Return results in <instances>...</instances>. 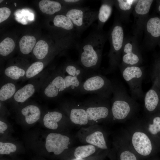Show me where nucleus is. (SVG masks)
Wrapping results in <instances>:
<instances>
[{
    "instance_id": "nucleus-43",
    "label": "nucleus",
    "mask_w": 160,
    "mask_h": 160,
    "mask_svg": "<svg viewBox=\"0 0 160 160\" xmlns=\"http://www.w3.org/2000/svg\"><path fill=\"white\" fill-rule=\"evenodd\" d=\"M3 1V0H0V3H1Z\"/></svg>"
},
{
    "instance_id": "nucleus-17",
    "label": "nucleus",
    "mask_w": 160,
    "mask_h": 160,
    "mask_svg": "<svg viewBox=\"0 0 160 160\" xmlns=\"http://www.w3.org/2000/svg\"><path fill=\"white\" fill-rule=\"evenodd\" d=\"M28 68L17 65H9L3 71L2 76L4 79L16 82L23 81Z\"/></svg>"
},
{
    "instance_id": "nucleus-19",
    "label": "nucleus",
    "mask_w": 160,
    "mask_h": 160,
    "mask_svg": "<svg viewBox=\"0 0 160 160\" xmlns=\"http://www.w3.org/2000/svg\"><path fill=\"white\" fill-rule=\"evenodd\" d=\"M4 80L0 86L1 102L12 100L16 91L19 89L16 82L5 79Z\"/></svg>"
},
{
    "instance_id": "nucleus-37",
    "label": "nucleus",
    "mask_w": 160,
    "mask_h": 160,
    "mask_svg": "<svg viewBox=\"0 0 160 160\" xmlns=\"http://www.w3.org/2000/svg\"><path fill=\"white\" fill-rule=\"evenodd\" d=\"M151 79L153 83L156 84L160 89V66L159 68L152 72Z\"/></svg>"
},
{
    "instance_id": "nucleus-23",
    "label": "nucleus",
    "mask_w": 160,
    "mask_h": 160,
    "mask_svg": "<svg viewBox=\"0 0 160 160\" xmlns=\"http://www.w3.org/2000/svg\"><path fill=\"white\" fill-rule=\"evenodd\" d=\"M124 34L122 27L119 26H115L111 33V43L113 52L110 55V57L114 52L119 51L121 48L123 42Z\"/></svg>"
},
{
    "instance_id": "nucleus-27",
    "label": "nucleus",
    "mask_w": 160,
    "mask_h": 160,
    "mask_svg": "<svg viewBox=\"0 0 160 160\" xmlns=\"http://www.w3.org/2000/svg\"><path fill=\"white\" fill-rule=\"evenodd\" d=\"M64 80L66 92H78L79 87L83 81L82 79L65 74Z\"/></svg>"
},
{
    "instance_id": "nucleus-8",
    "label": "nucleus",
    "mask_w": 160,
    "mask_h": 160,
    "mask_svg": "<svg viewBox=\"0 0 160 160\" xmlns=\"http://www.w3.org/2000/svg\"><path fill=\"white\" fill-rule=\"evenodd\" d=\"M121 73L129 87L132 97L136 100L144 97L145 95L142 88L144 76L143 70L137 66H128L126 67Z\"/></svg>"
},
{
    "instance_id": "nucleus-35",
    "label": "nucleus",
    "mask_w": 160,
    "mask_h": 160,
    "mask_svg": "<svg viewBox=\"0 0 160 160\" xmlns=\"http://www.w3.org/2000/svg\"><path fill=\"white\" fill-rule=\"evenodd\" d=\"M63 1L67 5V8L82 6L85 1L83 0H64Z\"/></svg>"
},
{
    "instance_id": "nucleus-36",
    "label": "nucleus",
    "mask_w": 160,
    "mask_h": 160,
    "mask_svg": "<svg viewBox=\"0 0 160 160\" xmlns=\"http://www.w3.org/2000/svg\"><path fill=\"white\" fill-rule=\"evenodd\" d=\"M11 10L7 7H2L0 8V23L6 20L11 14Z\"/></svg>"
},
{
    "instance_id": "nucleus-7",
    "label": "nucleus",
    "mask_w": 160,
    "mask_h": 160,
    "mask_svg": "<svg viewBox=\"0 0 160 160\" xmlns=\"http://www.w3.org/2000/svg\"><path fill=\"white\" fill-rule=\"evenodd\" d=\"M63 68L50 71L41 89L43 96L48 99H55L66 92Z\"/></svg>"
},
{
    "instance_id": "nucleus-2",
    "label": "nucleus",
    "mask_w": 160,
    "mask_h": 160,
    "mask_svg": "<svg viewBox=\"0 0 160 160\" xmlns=\"http://www.w3.org/2000/svg\"><path fill=\"white\" fill-rule=\"evenodd\" d=\"M123 134L140 160L160 153V143L152 138L139 122L125 130Z\"/></svg>"
},
{
    "instance_id": "nucleus-24",
    "label": "nucleus",
    "mask_w": 160,
    "mask_h": 160,
    "mask_svg": "<svg viewBox=\"0 0 160 160\" xmlns=\"http://www.w3.org/2000/svg\"><path fill=\"white\" fill-rule=\"evenodd\" d=\"M112 7L111 4L102 1L100 8L97 16L98 25L97 27L101 30L103 24L105 23L110 17L112 11Z\"/></svg>"
},
{
    "instance_id": "nucleus-13",
    "label": "nucleus",
    "mask_w": 160,
    "mask_h": 160,
    "mask_svg": "<svg viewBox=\"0 0 160 160\" xmlns=\"http://www.w3.org/2000/svg\"><path fill=\"white\" fill-rule=\"evenodd\" d=\"M21 105L18 110V115L27 124H33L40 119L41 111L37 105L29 103Z\"/></svg>"
},
{
    "instance_id": "nucleus-30",
    "label": "nucleus",
    "mask_w": 160,
    "mask_h": 160,
    "mask_svg": "<svg viewBox=\"0 0 160 160\" xmlns=\"http://www.w3.org/2000/svg\"><path fill=\"white\" fill-rule=\"evenodd\" d=\"M49 46L44 41L40 40L36 44L33 49V54L37 59L41 60L47 55L49 52Z\"/></svg>"
},
{
    "instance_id": "nucleus-26",
    "label": "nucleus",
    "mask_w": 160,
    "mask_h": 160,
    "mask_svg": "<svg viewBox=\"0 0 160 160\" xmlns=\"http://www.w3.org/2000/svg\"><path fill=\"white\" fill-rule=\"evenodd\" d=\"M44 65V63L41 61L32 63L27 68L23 81L30 80L39 75L42 73Z\"/></svg>"
},
{
    "instance_id": "nucleus-11",
    "label": "nucleus",
    "mask_w": 160,
    "mask_h": 160,
    "mask_svg": "<svg viewBox=\"0 0 160 160\" xmlns=\"http://www.w3.org/2000/svg\"><path fill=\"white\" fill-rule=\"evenodd\" d=\"M70 139L67 136L58 133H49L45 139L44 147L49 152L56 155L61 154L68 149Z\"/></svg>"
},
{
    "instance_id": "nucleus-16",
    "label": "nucleus",
    "mask_w": 160,
    "mask_h": 160,
    "mask_svg": "<svg viewBox=\"0 0 160 160\" xmlns=\"http://www.w3.org/2000/svg\"><path fill=\"white\" fill-rule=\"evenodd\" d=\"M64 112L59 110H53L46 112L43 116V122L46 128L51 130L58 128L59 123L67 118Z\"/></svg>"
},
{
    "instance_id": "nucleus-10",
    "label": "nucleus",
    "mask_w": 160,
    "mask_h": 160,
    "mask_svg": "<svg viewBox=\"0 0 160 160\" xmlns=\"http://www.w3.org/2000/svg\"><path fill=\"white\" fill-rule=\"evenodd\" d=\"M61 106L63 111L74 124L85 125L89 122L86 110L82 103L69 100L63 103Z\"/></svg>"
},
{
    "instance_id": "nucleus-33",
    "label": "nucleus",
    "mask_w": 160,
    "mask_h": 160,
    "mask_svg": "<svg viewBox=\"0 0 160 160\" xmlns=\"http://www.w3.org/2000/svg\"><path fill=\"white\" fill-rule=\"evenodd\" d=\"M153 0H139L135 7V11L137 13L140 15H144L147 13L150 9Z\"/></svg>"
},
{
    "instance_id": "nucleus-15",
    "label": "nucleus",
    "mask_w": 160,
    "mask_h": 160,
    "mask_svg": "<svg viewBox=\"0 0 160 160\" xmlns=\"http://www.w3.org/2000/svg\"><path fill=\"white\" fill-rule=\"evenodd\" d=\"M118 160H140L122 134L115 143Z\"/></svg>"
},
{
    "instance_id": "nucleus-5",
    "label": "nucleus",
    "mask_w": 160,
    "mask_h": 160,
    "mask_svg": "<svg viewBox=\"0 0 160 160\" xmlns=\"http://www.w3.org/2000/svg\"><path fill=\"white\" fill-rule=\"evenodd\" d=\"M112 82L100 74H93L89 76L83 81L78 93L86 94L94 93L106 99H110L112 95Z\"/></svg>"
},
{
    "instance_id": "nucleus-22",
    "label": "nucleus",
    "mask_w": 160,
    "mask_h": 160,
    "mask_svg": "<svg viewBox=\"0 0 160 160\" xmlns=\"http://www.w3.org/2000/svg\"><path fill=\"white\" fill-rule=\"evenodd\" d=\"M39 8L43 13L52 15L61 10L62 5L57 1L49 0H42L39 4Z\"/></svg>"
},
{
    "instance_id": "nucleus-21",
    "label": "nucleus",
    "mask_w": 160,
    "mask_h": 160,
    "mask_svg": "<svg viewBox=\"0 0 160 160\" xmlns=\"http://www.w3.org/2000/svg\"><path fill=\"white\" fill-rule=\"evenodd\" d=\"M66 74L83 80L87 72L77 63L72 61L68 62L63 68Z\"/></svg>"
},
{
    "instance_id": "nucleus-40",
    "label": "nucleus",
    "mask_w": 160,
    "mask_h": 160,
    "mask_svg": "<svg viewBox=\"0 0 160 160\" xmlns=\"http://www.w3.org/2000/svg\"><path fill=\"white\" fill-rule=\"evenodd\" d=\"M159 154L151 157L146 160H160V156L159 155Z\"/></svg>"
},
{
    "instance_id": "nucleus-6",
    "label": "nucleus",
    "mask_w": 160,
    "mask_h": 160,
    "mask_svg": "<svg viewBox=\"0 0 160 160\" xmlns=\"http://www.w3.org/2000/svg\"><path fill=\"white\" fill-rule=\"evenodd\" d=\"M109 99L97 95L92 97L82 104L90 121H98L112 119L111 106Z\"/></svg>"
},
{
    "instance_id": "nucleus-42",
    "label": "nucleus",
    "mask_w": 160,
    "mask_h": 160,
    "mask_svg": "<svg viewBox=\"0 0 160 160\" xmlns=\"http://www.w3.org/2000/svg\"><path fill=\"white\" fill-rule=\"evenodd\" d=\"M159 11H160V5L159 7Z\"/></svg>"
},
{
    "instance_id": "nucleus-18",
    "label": "nucleus",
    "mask_w": 160,
    "mask_h": 160,
    "mask_svg": "<svg viewBox=\"0 0 160 160\" xmlns=\"http://www.w3.org/2000/svg\"><path fill=\"white\" fill-rule=\"evenodd\" d=\"M53 23L55 27L64 31L69 35L77 36L73 24L65 15H56L53 18Z\"/></svg>"
},
{
    "instance_id": "nucleus-28",
    "label": "nucleus",
    "mask_w": 160,
    "mask_h": 160,
    "mask_svg": "<svg viewBox=\"0 0 160 160\" xmlns=\"http://www.w3.org/2000/svg\"><path fill=\"white\" fill-rule=\"evenodd\" d=\"M95 147L90 144L78 146L74 151V156L77 159H83L87 157L95 152Z\"/></svg>"
},
{
    "instance_id": "nucleus-14",
    "label": "nucleus",
    "mask_w": 160,
    "mask_h": 160,
    "mask_svg": "<svg viewBox=\"0 0 160 160\" xmlns=\"http://www.w3.org/2000/svg\"><path fill=\"white\" fill-rule=\"evenodd\" d=\"M139 122L148 133L160 143V112L147 116Z\"/></svg>"
},
{
    "instance_id": "nucleus-31",
    "label": "nucleus",
    "mask_w": 160,
    "mask_h": 160,
    "mask_svg": "<svg viewBox=\"0 0 160 160\" xmlns=\"http://www.w3.org/2000/svg\"><path fill=\"white\" fill-rule=\"evenodd\" d=\"M15 47L14 40L9 37H7L0 43V54L3 56H8L13 51Z\"/></svg>"
},
{
    "instance_id": "nucleus-41",
    "label": "nucleus",
    "mask_w": 160,
    "mask_h": 160,
    "mask_svg": "<svg viewBox=\"0 0 160 160\" xmlns=\"http://www.w3.org/2000/svg\"><path fill=\"white\" fill-rule=\"evenodd\" d=\"M72 160H84L83 159H77L76 158H75L74 159H72Z\"/></svg>"
},
{
    "instance_id": "nucleus-25",
    "label": "nucleus",
    "mask_w": 160,
    "mask_h": 160,
    "mask_svg": "<svg viewBox=\"0 0 160 160\" xmlns=\"http://www.w3.org/2000/svg\"><path fill=\"white\" fill-rule=\"evenodd\" d=\"M36 41L35 37L30 35H25L20 39L19 44L20 52L23 55H27L32 51Z\"/></svg>"
},
{
    "instance_id": "nucleus-39",
    "label": "nucleus",
    "mask_w": 160,
    "mask_h": 160,
    "mask_svg": "<svg viewBox=\"0 0 160 160\" xmlns=\"http://www.w3.org/2000/svg\"><path fill=\"white\" fill-rule=\"evenodd\" d=\"M8 128L7 124L4 122L0 120V133L1 134H3L7 130Z\"/></svg>"
},
{
    "instance_id": "nucleus-9",
    "label": "nucleus",
    "mask_w": 160,
    "mask_h": 160,
    "mask_svg": "<svg viewBox=\"0 0 160 160\" xmlns=\"http://www.w3.org/2000/svg\"><path fill=\"white\" fill-rule=\"evenodd\" d=\"M50 72H42L36 77L30 79L29 81L16 91L12 99L15 103L22 105L34 93L40 89Z\"/></svg>"
},
{
    "instance_id": "nucleus-32",
    "label": "nucleus",
    "mask_w": 160,
    "mask_h": 160,
    "mask_svg": "<svg viewBox=\"0 0 160 160\" xmlns=\"http://www.w3.org/2000/svg\"><path fill=\"white\" fill-rule=\"evenodd\" d=\"M147 31L154 37L160 36V19L157 17L150 19L147 24Z\"/></svg>"
},
{
    "instance_id": "nucleus-4",
    "label": "nucleus",
    "mask_w": 160,
    "mask_h": 160,
    "mask_svg": "<svg viewBox=\"0 0 160 160\" xmlns=\"http://www.w3.org/2000/svg\"><path fill=\"white\" fill-rule=\"evenodd\" d=\"M98 11L89 7L67 8L65 14L71 21L80 38L82 33L97 20Z\"/></svg>"
},
{
    "instance_id": "nucleus-1",
    "label": "nucleus",
    "mask_w": 160,
    "mask_h": 160,
    "mask_svg": "<svg viewBox=\"0 0 160 160\" xmlns=\"http://www.w3.org/2000/svg\"><path fill=\"white\" fill-rule=\"evenodd\" d=\"M104 36L101 30L95 27L76 49L79 53L78 63L87 72L97 71L101 61Z\"/></svg>"
},
{
    "instance_id": "nucleus-12",
    "label": "nucleus",
    "mask_w": 160,
    "mask_h": 160,
    "mask_svg": "<svg viewBox=\"0 0 160 160\" xmlns=\"http://www.w3.org/2000/svg\"><path fill=\"white\" fill-rule=\"evenodd\" d=\"M144 109L147 116L158 112L160 111V89L153 84L151 88L144 97Z\"/></svg>"
},
{
    "instance_id": "nucleus-38",
    "label": "nucleus",
    "mask_w": 160,
    "mask_h": 160,
    "mask_svg": "<svg viewBox=\"0 0 160 160\" xmlns=\"http://www.w3.org/2000/svg\"><path fill=\"white\" fill-rule=\"evenodd\" d=\"M133 0H118L117 1L120 9L123 10H128L131 8V4Z\"/></svg>"
},
{
    "instance_id": "nucleus-3",
    "label": "nucleus",
    "mask_w": 160,
    "mask_h": 160,
    "mask_svg": "<svg viewBox=\"0 0 160 160\" xmlns=\"http://www.w3.org/2000/svg\"><path fill=\"white\" fill-rule=\"evenodd\" d=\"M113 90L111 100L112 119L123 122L132 118L137 112L139 105L120 85L112 82Z\"/></svg>"
},
{
    "instance_id": "nucleus-29",
    "label": "nucleus",
    "mask_w": 160,
    "mask_h": 160,
    "mask_svg": "<svg viewBox=\"0 0 160 160\" xmlns=\"http://www.w3.org/2000/svg\"><path fill=\"white\" fill-rule=\"evenodd\" d=\"M124 51L125 53L122 58L124 63L132 66L138 63L139 58L137 55L132 52V46L131 44H127L124 47Z\"/></svg>"
},
{
    "instance_id": "nucleus-20",
    "label": "nucleus",
    "mask_w": 160,
    "mask_h": 160,
    "mask_svg": "<svg viewBox=\"0 0 160 160\" xmlns=\"http://www.w3.org/2000/svg\"><path fill=\"white\" fill-rule=\"evenodd\" d=\"M86 142L103 150L108 149L106 138L104 133L101 131L97 130L87 135L85 138Z\"/></svg>"
},
{
    "instance_id": "nucleus-34",
    "label": "nucleus",
    "mask_w": 160,
    "mask_h": 160,
    "mask_svg": "<svg viewBox=\"0 0 160 160\" xmlns=\"http://www.w3.org/2000/svg\"><path fill=\"white\" fill-rule=\"evenodd\" d=\"M17 147L14 144L11 142H0V154L8 155L15 152Z\"/></svg>"
},
{
    "instance_id": "nucleus-44",
    "label": "nucleus",
    "mask_w": 160,
    "mask_h": 160,
    "mask_svg": "<svg viewBox=\"0 0 160 160\" xmlns=\"http://www.w3.org/2000/svg\"><path fill=\"white\" fill-rule=\"evenodd\" d=\"M159 112H160V111H159Z\"/></svg>"
}]
</instances>
